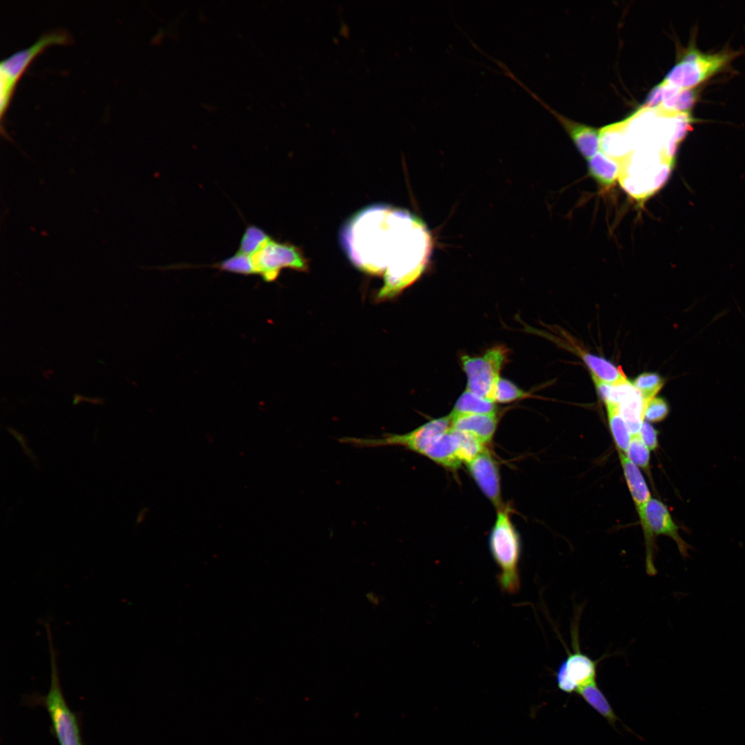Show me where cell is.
<instances>
[{
  "label": "cell",
  "mask_w": 745,
  "mask_h": 745,
  "mask_svg": "<svg viewBox=\"0 0 745 745\" xmlns=\"http://www.w3.org/2000/svg\"><path fill=\"white\" fill-rule=\"evenodd\" d=\"M342 246L361 270L384 275L379 300L396 296L424 272L431 250L426 227L410 212L386 205L370 206L344 226Z\"/></svg>",
  "instance_id": "6da1fadb"
},
{
  "label": "cell",
  "mask_w": 745,
  "mask_h": 745,
  "mask_svg": "<svg viewBox=\"0 0 745 745\" xmlns=\"http://www.w3.org/2000/svg\"><path fill=\"white\" fill-rule=\"evenodd\" d=\"M386 441L389 446L404 447L447 469L457 470L463 464L458 436L449 415L431 419L406 433H390Z\"/></svg>",
  "instance_id": "7a4b0ae2"
},
{
  "label": "cell",
  "mask_w": 745,
  "mask_h": 745,
  "mask_svg": "<svg viewBox=\"0 0 745 745\" xmlns=\"http://www.w3.org/2000/svg\"><path fill=\"white\" fill-rule=\"evenodd\" d=\"M50 658V684L46 695L33 693L24 696L23 704L41 706L48 714L50 731L59 745H86L82 735L81 717L71 710L64 697L59 675L57 651L53 646L50 626L45 623Z\"/></svg>",
  "instance_id": "3957f363"
},
{
  "label": "cell",
  "mask_w": 745,
  "mask_h": 745,
  "mask_svg": "<svg viewBox=\"0 0 745 745\" xmlns=\"http://www.w3.org/2000/svg\"><path fill=\"white\" fill-rule=\"evenodd\" d=\"M493 559L499 568L497 576L500 589L514 595L520 589L519 562L522 554L520 536L510 515L508 507L497 509V517L488 539Z\"/></svg>",
  "instance_id": "277c9868"
},
{
  "label": "cell",
  "mask_w": 745,
  "mask_h": 745,
  "mask_svg": "<svg viewBox=\"0 0 745 745\" xmlns=\"http://www.w3.org/2000/svg\"><path fill=\"white\" fill-rule=\"evenodd\" d=\"M739 53L731 50L704 53L692 45L683 52L663 81L682 89L694 88L722 70Z\"/></svg>",
  "instance_id": "5b68a950"
},
{
  "label": "cell",
  "mask_w": 745,
  "mask_h": 745,
  "mask_svg": "<svg viewBox=\"0 0 745 745\" xmlns=\"http://www.w3.org/2000/svg\"><path fill=\"white\" fill-rule=\"evenodd\" d=\"M71 42L66 30H56L43 34L30 46L1 60L0 63V117L3 119L17 83L32 60L45 48L54 44Z\"/></svg>",
  "instance_id": "8992f818"
},
{
  "label": "cell",
  "mask_w": 745,
  "mask_h": 745,
  "mask_svg": "<svg viewBox=\"0 0 745 745\" xmlns=\"http://www.w3.org/2000/svg\"><path fill=\"white\" fill-rule=\"evenodd\" d=\"M642 527L646 547V571L650 576L657 574L655 566L656 545L655 537L664 535L671 538L676 544L683 557H688L691 546L680 536L679 526L674 522L667 506L657 499L651 498L647 503L642 516L639 518Z\"/></svg>",
  "instance_id": "52a82bcc"
},
{
  "label": "cell",
  "mask_w": 745,
  "mask_h": 745,
  "mask_svg": "<svg viewBox=\"0 0 745 745\" xmlns=\"http://www.w3.org/2000/svg\"><path fill=\"white\" fill-rule=\"evenodd\" d=\"M507 359L508 349L503 346L492 347L479 356L463 355L461 364L467 378L466 390L495 402L496 385Z\"/></svg>",
  "instance_id": "ba28073f"
},
{
  "label": "cell",
  "mask_w": 745,
  "mask_h": 745,
  "mask_svg": "<svg viewBox=\"0 0 745 745\" xmlns=\"http://www.w3.org/2000/svg\"><path fill=\"white\" fill-rule=\"evenodd\" d=\"M250 257L256 275L266 282L275 281L284 268L297 271L308 269V261L299 248L272 237Z\"/></svg>",
  "instance_id": "9c48e42d"
},
{
  "label": "cell",
  "mask_w": 745,
  "mask_h": 745,
  "mask_svg": "<svg viewBox=\"0 0 745 745\" xmlns=\"http://www.w3.org/2000/svg\"><path fill=\"white\" fill-rule=\"evenodd\" d=\"M572 631L573 650L568 652L555 673L558 689L568 694L577 693L580 688L597 680L599 662L580 650L577 626L574 625Z\"/></svg>",
  "instance_id": "30bf717a"
},
{
  "label": "cell",
  "mask_w": 745,
  "mask_h": 745,
  "mask_svg": "<svg viewBox=\"0 0 745 745\" xmlns=\"http://www.w3.org/2000/svg\"><path fill=\"white\" fill-rule=\"evenodd\" d=\"M466 464L484 495L497 509L502 507L499 468L490 451L485 448Z\"/></svg>",
  "instance_id": "8fae6325"
},
{
  "label": "cell",
  "mask_w": 745,
  "mask_h": 745,
  "mask_svg": "<svg viewBox=\"0 0 745 745\" xmlns=\"http://www.w3.org/2000/svg\"><path fill=\"white\" fill-rule=\"evenodd\" d=\"M517 83L559 120L584 159L589 160L597 152L599 148V131L597 129L562 116L549 107L520 80Z\"/></svg>",
  "instance_id": "7c38bea8"
},
{
  "label": "cell",
  "mask_w": 745,
  "mask_h": 745,
  "mask_svg": "<svg viewBox=\"0 0 745 745\" xmlns=\"http://www.w3.org/2000/svg\"><path fill=\"white\" fill-rule=\"evenodd\" d=\"M615 386L620 413L631 434H638L644 421L645 401L640 393L628 379Z\"/></svg>",
  "instance_id": "4fadbf2b"
},
{
  "label": "cell",
  "mask_w": 745,
  "mask_h": 745,
  "mask_svg": "<svg viewBox=\"0 0 745 745\" xmlns=\"http://www.w3.org/2000/svg\"><path fill=\"white\" fill-rule=\"evenodd\" d=\"M450 416L453 429L473 434L484 444L492 440L498 424L497 413Z\"/></svg>",
  "instance_id": "5bb4252c"
},
{
  "label": "cell",
  "mask_w": 745,
  "mask_h": 745,
  "mask_svg": "<svg viewBox=\"0 0 745 745\" xmlns=\"http://www.w3.org/2000/svg\"><path fill=\"white\" fill-rule=\"evenodd\" d=\"M618 455L628 488L639 517H641L647 503L651 499L650 490L639 468L633 464L625 453L618 452Z\"/></svg>",
  "instance_id": "9a60e30c"
},
{
  "label": "cell",
  "mask_w": 745,
  "mask_h": 745,
  "mask_svg": "<svg viewBox=\"0 0 745 745\" xmlns=\"http://www.w3.org/2000/svg\"><path fill=\"white\" fill-rule=\"evenodd\" d=\"M621 123L608 126L599 130V148L608 157L621 163L629 152V143L624 135Z\"/></svg>",
  "instance_id": "2e32d148"
},
{
  "label": "cell",
  "mask_w": 745,
  "mask_h": 745,
  "mask_svg": "<svg viewBox=\"0 0 745 745\" xmlns=\"http://www.w3.org/2000/svg\"><path fill=\"white\" fill-rule=\"evenodd\" d=\"M588 161L589 175L602 187L612 186L619 177L621 163L602 151L597 152Z\"/></svg>",
  "instance_id": "e0dca14e"
},
{
  "label": "cell",
  "mask_w": 745,
  "mask_h": 745,
  "mask_svg": "<svg viewBox=\"0 0 745 745\" xmlns=\"http://www.w3.org/2000/svg\"><path fill=\"white\" fill-rule=\"evenodd\" d=\"M578 353L591 371V375L599 380L610 384H617L627 380L622 370L605 358L579 349Z\"/></svg>",
  "instance_id": "ac0fdd59"
},
{
  "label": "cell",
  "mask_w": 745,
  "mask_h": 745,
  "mask_svg": "<svg viewBox=\"0 0 745 745\" xmlns=\"http://www.w3.org/2000/svg\"><path fill=\"white\" fill-rule=\"evenodd\" d=\"M577 693L614 728H616V722L619 719L605 694L597 685V680L580 688Z\"/></svg>",
  "instance_id": "d6986e66"
},
{
  "label": "cell",
  "mask_w": 745,
  "mask_h": 745,
  "mask_svg": "<svg viewBox=\"0 0 745 745\" xmlns=\"http://www.w3.org/2000/svg\"><path fill=\"white\" fill-rule=\"evenodd\" d=\"M497 412V407L494 401L477 396L466 389L455 401L450 415L493 414Z\"/></svg>",
  "instance_id": "ffe728a7"
},
{
  "label": "cell",
  "mask_w": 745,
  "mask_h": 745,
  "mask_svg": "<svg viewBox=\"0 0 745 745\" xmlns=\"http://www.w3.org/2000/svg\"><path fill=\"white\" fill-rule=\"evenodd\" d=\"M608 425L613 440L618 450L626 454L630 442L632 434L622 416L618 405L607 404Z\"/></svg>",
  "instance_id": "44dd1931"
},
{
  "label": "cell",
  "mask_w": 745,
  "mask_h": 745,
  "mask_svg": "<svg viewBox=\"0 0 745 745\" xmlns=\"http://www.w3.org/2000/svg\"><path fill=\"white\" fill-rule=\"evenodd\" d=\"M271 238L270 235L261 227L248 224L242 234L237 252L251 256Z\"/></svg>",
  "instance_id": "7402d4cb"
},
{
  "label": "cell",
  "mask_w": 745,
  "mask_h": 745,
  "mask_svg": "<svg viewBox=\"0 0 745 745\" xmlns=\"http://www.w3.org/2000/svg\"><path fill=\"white\" fill-rule=\"evenodd\" d=\"M203 267L214 268L220 271L245 276L256 275L250 256L238 252L221 261Z\"/></svg>",
  "instance_id": "603a6c76"
},
{
  "label": "cell",
  "mask_w": 745,
  "mask_h": 745,
  "mask_svg": "<svg viewBox=\"0 0 745 745\" xmlns=\"http://www.w3.org/2000/svg\"><path fill=\"white\" fill-rule=\"evenodd\" d=\"M665 381L656 372H644L639 375L633 381V386L640 393L645 403L656 397L662 390Z\"/></svg>",
  "instance_id": "cb8c5ba5"
},
{
  "label": "cell",
  "mask_w": 745,
  "mask_h": 745,
  "mask_svg": "<svg viewBox=\"0 0 745 745\" xmlns=\"http://www.w3.org/2000/svg\"><path fill=\"white\" fill-rule=\"evenodd\" d=\"M530 397V393L524 391L511 381L500 377L496 385L494 401L495 403H510Z\"/></svg>",
  "instance_id": "d4e9b609"
},
{
  "label": "cell",
  "mask_w": 745,
  "mask_h": 745,
  "mask_svg": "<svg viewBox=\"0 0 745 745\" xmlns=\"http://www.w3.org/2000/svg\"><path fill=\"white\" fill-rule=\"evenodd\" d=\"M650 450L642 441L639 433L632 435L626 455L637 467L648 470L650 466Z\"/></svg>",
  "instance_id": "484cf974"
},
{
  "label": "cell",
  "mask_w": 745,
  "mask_h": 745,
  "mask_svg": "<svg viewBox=\"0 0 745 745\" xmlns=\"http://www.w3.org/2000/svg\"><path fill=\"white\" fill-rule=\"evenodd\" d=\"M669 406L666 400L662 397H654L645 404L644 418L650 422H660L667 417Z\"/></svg>",
  "instance_id": "4316f807"
},
{
  "label": "cell",
  "mask_w": 745,
  "mask_h": 745,
  "mask_svg": "<svg viewBox=\"0 0 745 745\" xmlns=\"http://www.w3.org/2000/svg\"><path fill=\"white\" fill-rule=\"evenodd\" d=\"M639 435L650 450H655L658 447L657 430L647 421L642 424Z\"/></svg>",
  "instance_id": "83f0119b"
},
{
  "label": "cell",
  "mask_w": 745,
  "mask_h": 745,
  "mask_svg": "<svg viewBox=\"0 0 745 745\" xmlns=\"http://www.w3.org/2000/svg\"><path fill=\"white\" fill-rule=\"evenodd\" d=\"M664 90V83L660 82L657 85L655 86L648 92L647 97L641 108H655L657 109L662 101Z\"/></svg>",
  "instance_id": "f1b7e54d"
},
{
  "label": "cell",
  "mask_w": 745,
  "mask_h": 745,
  "mask_svg": "<svg viewBox=\"0 0 745 745\" xmlns=\"http://www.w3.org/2000/svg\"><path fill=\"white\" fill-rule=\"evenodd\" d=\"M8 430H9V429H8ZM11 430H12V431H11L10 430H9V431H10V433H12V434H13V435H14V437H16V439H18V440L19 441L20 444H21L22 445V446H23V450H24V452H25V453H26V455H28V457H30V458H31L32 459H33L32 457H34V458L35 459L36 457H34V455H33V454L32 453L31 450H30V449H29L28 448L26 447V446H25V444H24V442H23V441H26V439L24 440V439H25V438L23 437V435H20V434H19V433H18L17 432L13 431V430H14L13 429H12V428H11Z\"/></svg>",
  "instance_id": "f546056e"
}]
</instances>
